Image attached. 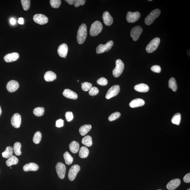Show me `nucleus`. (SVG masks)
<instances>
[{
    "mask_svg": "<svg viewBox=\"0 0 190 190\" xmlns=\"http://www.w3.org/2000/svg\"><path fill=\"white\" fill-rule=\"evenodd\" d=\"M142 31L143 29L140 26H136L132 28L131 30L130 35L134 41H137L139 39Z\"/></svg>",
    "mask_w": 190,
    "mask_h": 190,
    "instance_id": "10",
    "label": "nucleus"
},
{
    "mask_svg": "<svg viewBox=\"0 0 190 190\" xmlns=\"http://www.w3.org/2000/svg\"><path fill=\"white\" fill-rule=\"evenodd\" d=\"M87 36V26L85 24H82L79 28L77 34V42L79 44H82L84 42Z\"/></svg>",
    "mask_w": 190,
    "mask_h": 190,
    "instance_id": "1",
    "label": "nucleus"
},
{
    "mask_svg": "<svg viewBox=\"0 0 190 190\" xmlns=\"http://www.w3.org/2000/svg\"><path fill=\"white\" fill-rule=\"evenodd\" d=\"M18 23L20 24L23 25L24 23V20L23 18H19L18 20Z\"/></svg>",
    "mask_w": 190,
    "mask_h": 190,
    "instance_id": "47",
    "label": "nucleus"
},
{
    "mask_svg": "<svg viewBox=\"0 0 190 190\" xmlns=\"http://www.w3.org/2000/svg\"><path fill=\"white\" fill-rule=\"evenodd\" d=\"M78 82H79V80H78Z\"/></svg>",
    "mask_w": 190,
    "mask_h": 190,
    "instance_id": "53",
    "label": "nucleus"
},
{
    "mask_svg": "<svg viewBox=\"0 0 190 190\" xmlns=\"http://www.w3.org/2000/svg\"><path fill=\"white\" fill-rule=\"evenodd\" d=\"M160 42V39L159 38H156L151 40L150 42L147 45L146 50L148 53H152L158 47Z\"/></svg>",
    "mask_w": 190,
    "mask_h": 190,
    "instance_id": "5",
    "label": "nucleus"
},
{
    "mask_svg": "<svg viewBox=\"0 0 190 190\" xmlns=\"http://www.w3.org/2000/svg\"><path fill=\"white\" fill-rule=\"evenodd\" d=\"M10 22L11 25H14L16 23V20L14 18H11L10 19Z\"/></svg>",
    "mask_w": 190,
    "mask_h": 190,
    "instance_id": "48",
    "label": "nucleus"
},
{
    "mask_svg": "<svg viewBox=\"0 0 190 190\" xmlns=\"http://www.w3.org/2000/svg\"><path fill=\"white\" fill-rule=\"evenodd\" d=\"M149 1H152V0H149Z\"/></svg>",
    "mask_w": 190,
    "mask_h": 190,
    "instance_id": "50",
    "label": "nucleus"
},
{
    "mask_svg": "<svg viewBox=\"0 0 190 190\" xmlns=\"http://www.w3.org/2000/svg\"><path fill=\"white\" fill-rule=\"evenodd\" d=\"M107 83H108V81L105 78H103V77L99 79L97 81V84L102 86H104L106 85Z\"/></svg>",
    "mask_w": 190,
    "mask_h": 190,
    "instance_id": "41",
    "label": "nucleus"
},
{
    "mask_svg": "<svg viewBox=\"0 0 190 190\" xmlns=\"http://www.w3.org/2000/svg\"><path fill=\"white\" fill-rule=\"evenodd\" d=\"M168 87L172 89L173 91L175 92L177 89V85L175 79L171 78L169 80Z\"/></svg>",
    "mask_w": 190,
    "mask_h": 190,
    "instance_id": "29",
    "label": "nucleus"
},
{
    "mask_svg": "<svg viewBox=\"0 0 190 190\" xmlns=\"http://www.w3.org/2000/svg\"><path fill=\"white\" fill-rule=\"evenodd\" d=\"M121 114L119 112H115L113 113L109 117V120L111 122L113 121L118 118L120 116Z\"/></svg>",
    "mask_w": 190,
    "mask_h": 190,
    "instance_id": "40",
    "label": "nucleus"
},
{
    "mask_svg": "<svg viewBox=\"0 0 190 190\" xmlns=\"http://www.w3.org/2000/svg\"><path fill=\"white\" fill-rule=\"evenodd\" d=\"M104 22L106 26H110L113 22V19L111 16L108 12L104 13L102 15Z\"/></svg>",
    "mask_w": 190,
    "mask_h": 190,
    "instance_id": "18",
    "label": "nucleus"
},
{
    "mask_svg": "<svg viewBox=\"0 0 190 190\" xmlns=\"http://www.w3.org/2000/svg\"><path fill=\"white\" fill-rule=\"evenodd\" d=\"M1 113H2V111H1V106H0V116L1 115Z\"/></svg>",
    "mask_w": 190,
    "mask_h": 190,
    "instance_id": "49",
    "label": "nucleus"
},
{
    "mask_svg": "<svg viewBox=\"0 0 190 190\" xmlns=\"http://www.w3.org/2000/svg\"><path fill=\"white\" fill-rule=\"evenodd\" d=\"M65 1L70 5L74 4L76 8L80 6H83L86 2L85 0H67Z\"/></svg>",
    "mask_w": 190,
    "mask_h": 190,
    "instance_id": "25",
    "label": "nucleus"
},
{
    "mask_svg": "<svg viewBox=\"0 0 190 190\" xmlns=\"http://www.w3.org/2000/svg\"><path fill=\"white\" fill-rule=\"evenodd\" d=\"M21 123V117L18 113H15L11 119V123L13 127L18 128Z\"/></svg>",
    "mask_w": 190,
    "mask_h": 190,
    "instance_id": "13",
    "label": "nucleus"
},
{
    "mask_svg": "<svg viewBox=\"0 0 190 190\" xmlns=\"http://www.w3.org/2000/svg\"><path fill=\"white\" fill-rule=\"evenodd\" d=\"M187 190H190V188H189V189H188Z\"/></svg>",
    "mask_w": 190,
    "mask_h": 190,
    "instance_id": "51",
    "label": "nucleus"
},
{
    "mask_svg": "<svg viewBox=\"0 0 190 190\" xmlns=\"http://www.w3.org/2000/svg\"><path fill=\"white\" fill-rule=\"evenodd\" d=\"M116 66L113 70L112 74L115 78H118L122 74L124 68V63L120 59H118L116 62Z\"/></svg>",
    "mask_w": 190,
    "mask_h": 190,
    "instance_id": "3",
    "label": "nucleus"
},
{
    "mask_svg": "<svg viewBox=\"0 0 190 190\" xmlns=\"http://www.w3.org/2000/svg\"><path fill=\"white\" fill-rule=\"evenodd\" d=\"M19 56V54L17 53H13L5 55L4 59L5 61L7 63H11L17 60Z\"/></svg>",
    "mask_w": 190,
    "mask_h": 190,
    "instance_id": "16",
    "label": "nucleus"
},
{
    "mask_svg": "<svg viewBox=\"0 0 190 190\" xmlns=\"http://www.w3.org/2000/svg\"><path fill=\"white\" fill-rule=\"evenodd\" d=\"M82 144L87 147H90L93 144L91 137L90 136H85L82 139Z\"/></svg>",
    "mask_w": 190,
    "mask_h": 190,
    "instance_id": "30",
    "label": "nucleus"
},
{
    "mask_svg": "<svg viewBox=\"0 0 190 190\" xmlns=\"http://www.w3.org/2000/svg\"><path fill=\"white\" fill-rule=\"evenodd\" d=\"M185 182L189 183L190 182V173H188L186 175L183 179Z\"/></svg>",
    "mask_w": 190,
    "mask_h": 190,
    "instance_id": "46",
    "label": "nucleus"
},
{
    "mask_svg": "<svg viewBox=\"0 0 190 190\" xmlns=\"http://www.w3.org/2000/svg\"><path fill=\"white\" fill-rule=\"evenodd\" d=\"M70 150L74 154H76L78 152L79 149V144L78 142L73 141L69 145Z\"/></svg>",
    "mask_w": 190,
    "mask_h": 190,
    "instance_id": "24",
    "label": "nucleus"
},
{
    "mask_svg": "<svg viewBox=\"0 0 190 190\" xmlns=\"http://www.w3.org/2000/svg\"><path fill=\"white\" fill-rule=\"evenodd\" d=\"M89 153L88 149L86 147H82L80 149L79 155L81 158H86L88 157Z\"/></svg>",
    "mask_w": 190,
    "mask_h": 190,
    "instance_id": "31",
    "label": "nucleus"
},
{
    "mask_svg": "<svg viewBox=\"0 0 190 190\" xmlns=\"http://www.w3.org/2000/svg\"><path fill=\"white\" fill-rule=\"evenodd\" d=\"M63 95L67 98L74 100H77L78 97V95L75 92L68 89H65L63 91Z\"/></svg>",
    "mask_w": 190,
    "mask_h": 190,
    "instance_id": "19",
    "label": "nucleus"
},
{
    "mask_svg": "<svg viewBox=\"0 0 190 190\" xmlns=\"http://www.w3.org/2000/svg\"><path fill=\"white\" fill-rule=\"evenodd\" d=\"M33 21L37 24L43 25L48 22V18L45 15L42 14H37L33 17Z\"/></svg>",
    "mask_w": 190,
    "mask_h": 190,
    "instance_id": "11",
    "label": "nucleus"
},
{
    "mask_svg": "<svg viewBox=\"0 0 190 190\" xmlns=\"http://www.w3.org/2000/svg\"><path fill=\"white\" fill-rule=\"evenodd\" d=\"M39 168L38 164L34 163H30L25 165L23 167V170L25 171H36Z\"/></svg>",
    "mask_w": 190,
    "mask_h": 190,
    "instance_id": "21",
    "label": "nucleus"
},
{
    "mask_svg": "<svg viewBox=\"0 0 190 190\" xmlns=\"http://www.w3.org/2000/svg\"><path fill=\"white\" fill-rule=\"evenodd\" d=\"M19 87V84L16 81L12 80L8 82L6 85V88L10 92H14Z\"/></svg>",
    "mask_w": 190,
    "mask_h": 190,
    "instance_id": "14",
    "label": "nucleus"
},
{
    "mask_svg": "<svg viewBox=\"0 0 190 190\" xmlns=\"http://www.w3.org/2000/svg\"><path fill=\"white\" fill-rule=\"evenodd\" d=\"M91 128L92 126L90 125H85L80 127L79 131L81 135L84 136L88 133Z\"/></svg>",
    "mask_w": 190,
    "mask_h": 190,
    "instance_id": "26",
    "label": "nucleus"
},
{
    "mask_svg": "<svg viewBox=\"0 0 190 190\" xmlns=\"http://www.w3.org/2000/svg\"><path fill=\"white\" fill-rule=\"evenodd\" d=\"M161 12L160 10L159 9H156L151 11L145 18V24L148 26L152 24L156 18L159 17L160 14Z\"/></svg>",
    "mask_w": 190,
    "mask_h": 190,
    "instance_id": "4",
    "label": "nucleus"
},
{
    "mask_svg": "<svg viewBox=\"0 0 190 190\" xmlns=\"http://www.w3.org/2000/svg\"><path fill=\"white\" fill-rule=\"evenodd\" d=\"M181 184L179 179H176L171 180L166 185V188L169 190H174L179 187Z\"/></svg>",
    "mask_w": 190,
    "mask_h": 190,
    "instance_id": "17",
    "label": "nucleus"
},
{
    "mask_svg": "<svg viewBox=\"0 0 190 190\" xmlns=\"http://www.w3.org/2000/svg\"><path fill=\"white\" fill-rule=\"evenodd\" d=\"M45 109L43 107H38L35 108L33 111V113L36 116L41 117L43 115Z\"/></svg>",
    "mask_w": 190,
    "mask_h": 190,
    "instance_id": "35",
    "label": "nucleus"
},
{
    "mask_svg": "<svg viewBox=\"0 0 190 190\" xmlns=\"http://www.w3.org/2000/svg\"><path fill=\"white\" fill-rule=\"evenodd\" d=\"M102 25L100 21H96L92 23L91 26L90 34L92 36H95L98 35L102 29Z\"/></svg>",
    "mask_w": 190,
    "mask_h": 190,
    "instance_id": "2",
    "label": "nucleus"
},
{
    "mask_svg": "<svg viewBox=\"0 0 190 190\" xmlns=\"http://www.w3.org/2000/svg\"><path fill=\"white\" fill-rule=\"evenodd\" d=\"M80 167L78 165L75 164L72 166L69 171L68 177L70 181H73L75 179L77 174L80 171Z\"/></svg>",
    "mask_w": 190,
    "mask_h": 190,
    "instance_id": "8",
    "label": "nucleus"
},
{
    "mask_svg": "<svg viewBox=\"0 0 190 190\" xmlns=\"http://www.w3.org/2000/svg\"><path fill=\"white\" fill-rule=\"evenodd\" d=\"M64 125V120L62 119H59L57 120L56 122V126L58 127H61Z\"/></svg>",
    "mask_w": 190,
    "mask_h": 190,
    "instance_id": "45",
    "label": "nucleus"
},
{
    "mask_svg": "<svg viewBox=\"0 0 190 190\" xmlns=\"http://www.w3.org/2000/svg\"><path fill=\"white\" fill-rule=\"evenodd\" d=\"M120 88L119 86L115 85L113 86L109 89L106 95V98L109 100L112 97L116 96L120 91Z\"/></svg>",
    "mask_w": 190,
    "mask_h": 190,
    "instance_id": "7",
    "label": "nucleus"
},
{
    "mask_svg": "<svg viewBox=\"0 0 190 190\" xmlns=\"http://www.w3.org/2000/svg\"><path fill=\"white\" fill-rule=\"evenodd\" d=\"M42 134L41 132H37L35 133L33 138V142L35 144H39L41 140Z\"/></svg>",
    "mask_w": 190,
    "mask_h": 190,
    "instance_id": "36",
    "label": "nucleus"
},
{
    "mask_svg": "<svg viewBox=\"0 0 190 190\" xmlns=\"http://www.w3.org/2000/svg\"><path fill=\"white\" fill-rule=\"evenodd\" d=\"M134 89L139 92H146L148 91L149 88L147 85L144 84H140L135 86Z\"/></svg>",
    "mask_w": 190,
    "mask_h": 190,
    "instance_id": "23",
    "label": "nucleus"
},
{
    "mask_svg": "<svg viewBox=\"0 0 190 190\" xmlns=\"http://www.w3.org/2000/svg\"><path fill=\"white\" fill-rule=\"evenodd\" d=\"M21 144L18 142L15 143L13 146V150L15 154L17 156H20L21 154Z\"/></svg>",
    "mask_w": 190,
    "mask_h": 190,
    "instance_id": "32",
    "label": "nucleus"
},
{
    "mask_svg": "<svg viewBox=\"0 0 190 190\" xmlns=\"http://www.w3.org/2000/svg\"><path fill=\"white\" fill-rule=\"evenodd\" d=\"M113 45V42L112 41H108L105 45H100L97 48V53L98 54H100L108 52L111 49Z\"/></svg>",
    "mask_w": 190,
    "mask_h": 190,
    "instance_id": "6",
    "label": "nucleus"
},
{
    "mask_svg": "<svg viewBox=\"0 0 190 190\" xmlns=\"http://www.w3.org/2000/svg\"><path fill=\"white\" fill-rule=\"evenodd\" d=\"M151 70L155 73H159L161 71V68L159 65H154L151 67Z\"/></svg>",
    "mask_w": 190,
    "mask_h": 190,
    "instance_id": "44",
    "label": "nucleus"
},
{
    "mask_svg": "<svg viewBox=\"0 0 190 190\" xmlns=\"http://www.w3.org/2000/svg\"><path fill=\"white\" fill-rule=\"evenodd\" d=\"M92 87V84L88 82H85L81 83V88L84 91L87 92L90 90Z\"/></svg>",
    "mask_w": 190,
    "mask_h": 190,
    "instance_id": "38",
    "label": "nucleus"
},
{
    "mask_svg": "<svg viewBox=\"0 0 190 190\" xmlns=\"http://www.w3.org/2000/svg\"><path fill=\"white\" fill-rule=\"evenodd\" d=\"M181 120V114L178 113H176L172 117L171 119V122L173 124H176V125H179L180 123Z\"/></svg>",
    "mask_w": 190,
    "mask_h": 190,
    "instance_id": "34",
    "label": "nucleus"
},
{
    "mask_svg": "<svg viewBox=\"0 0 190 190\" xmlns=\"http://www.w3.org/2000/svg\"><path fill=\"white\" fill-rule=\"evenodd\" d=\"M30 0H22L21 2L23 9L25 11H27L29 9L30 6Z\"/></svg>",
    "mask_w": 190,
    "mask_h": 190,
    "instance_id": "37",
    "label": "nucleus"
},
{
    "mask_svg": "<svg viewBox=\"0 0 190 190\" xmlns=\"http://www.w3.org/2000/svg\"><path fill=\"white\" fill-rule=\"evenodd\" d=\"M161 190V189H158V190Z\"/></svg>",
    "mask_w": 190,
    "mask_h": 190,
    "instance_id": "52",
    "label": "nucleus"
},
{
    "mask_svg": "<svg viewBox=\"0 0 190 190\" xmlns=\"http://www.w3.org/2000/svg\"><path fill=\"white\" fill-rule=\"evenodd\" d=\"M50 3L52 8H58L61 4V1L60 0H50Z\"/></svg>",
    "mask_w": 190,
    "mask_h": 190,
    "instance_id": "39",
    "label": "nucleus"
},
{
    "mask_svg": "<svg viewBox=\"0 0 190 190\" xmlns=\"http://www.w3.org/2000/svg\"><path fill=\"white\" fill-rule=\"evenodd\" d=\"M56 172L58 177L63 179L65 177L66 173V166L61 162H58L56 166Z\"/></svg>",
    "mask_w": 190,
    "mask_h": 190,
    "instance_id": "9",
    "label": "nucleus"
},
{
    "mask_svg": "<svg viewBox=\"0 0 190 190\" xmlns=\"http://www.w3.org/2000/svg\"><path fill=\"white\" fill-rule=\"evenodd\" d=\"M13 148L10 146H8L6 147V150L2 153L3 157L8 159L13 155Z\"/></svg>",
    "mask_w": 190,
    "mask_h": 190,
    "instance_id": "27",
    "label": "nucleus"
},
{
    "mask_svg": "<svg viewBox=\"0 0 190 190\" xmlns=\"http://www.w3.org/2000/svg\"><path fill=\"white\" fill-rule=\"evenodd\" d=\"M65 117L68 122H71L73 120L74 118L73 113L71 112H67L65 114Z\"/></svg>",
    "mask_w": 190,
    "mask_h": 190,
    "instance_id": "43",
    "label": "nucleus"
},
{
    "mask_svg": "<svg viewBox=\"0 0 190 190\" xmlns=\"http://www.w3.org/2000/svg\"><path fill=\"white\" fill-rule=\"evenodd\" d=\"M18 159L15 156L13 155L9 158L8 160L6 161V165L8 166H10L13 165H16L18 162Z\"/></svg>",
    "mask_w": 190,
    "mask_h": 190,
    "instance_id": "28",
    "label": "nucleus"
},
{
    "mask_svg": "<svg viewBox=\"0 0 190 190\" xmlns=\"http://www.w3.org/2000/svg\"><path fill=\"white\" fill-rule=\"evenodd\" d=\"M145 102L142 99L137 98L132 100L129 104V105L132 108H136L143 106Z\"/></svg>",
    "mask_w": 190,
    "mask_h": 190,
    "instance_id": "20",
    "label": "nucleus"
},
{
    "mask_svg": "<svg viewBox=\"0 0 190 190\" xmlns=\"http://www.w3.org/2000/svg\"><path fill=\"white\" fill-rule=\"evenodd\" d=\"M140 16V13L138 12L132 13L129 11L127 15V20L129 23H134L137 21Z\"/></svg>",
    "mask_w": 190,
    "mask_h": 190,
    "instance_id": "12",
    "label": "nucleus"
},
{
    "mask_svg": "<svg viewBox=\"0 0 190 190\" xmlns=\"http://www.w3.org/2000/svg\"><path fill=\"white\" fill-rule=\"evenodd\" d=\"M68 51V47L67 45L66 44H62L59 46L58 48V54L61 58H66Z\"/></svg>",
    "mask_w": 190,
    "mask_h": 190,
    "instance_id": "15",
    "label": "nucleus"
},
{
    "mask_svg": "<svg viewBox=\"0 0 190 190\" xmlns=\"http://www.w3.org/2000/svg\"><path fill=\"white\" fill-rule=\"evenodd\" d=\"M99 90L96 87H92L89 90V94L91 96L97 95L99 93Z\"/></svg>",
    "mask_w": 190,
    "mask_h": 190,
    "instance_id": "42",
    "label": "nucleus"
},
{
    "mask_svg": "<svg viewBox=\"0 0 190 190\" xmlns=\"http://www.w3.org/2000/svg\"><path fill=\"white\" fill-rule=\"evenodd\" d=\"M44 79L46 81H53L56 79V75L54 72L51 71H48L45 73Z\"/></svg>",
    "mask_w": 190,
    "mask_h": 190,
    "instance_id": "22",
    "label": "nucleus"
},
{
    "mask_svg": "<svg viewBox=\"0 0 190 190\" xmlns=\"http://www.w3.org/2000/svg\"><path fill=\"white\" fill-rule=\"evenodd\" d=\"M63 157L66 164L68 165H70L72 164L73 161V157L70 155L69 153L67 151L65 152L63 154Z\"/></svg>",
    "mask_w": 190,
    "mask_h": 190,
    "instance_id": "33",
    "label": "nucleus"
}]
</instances>
